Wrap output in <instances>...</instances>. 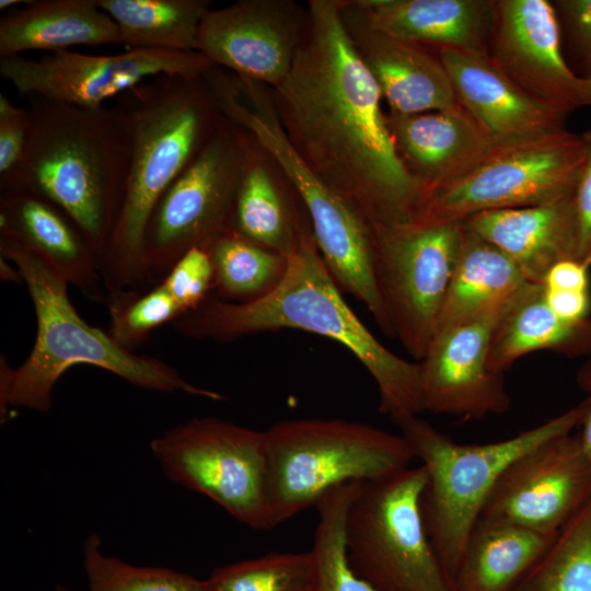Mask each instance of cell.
Returning <instances> with one entry per match:
<instances>
[{"label": "cell", "mask_w": 591, "mask_h": 591, "mask_svg": "<svg viewBox=\"0 0 591 591\" xmlns=\"http://www.w3.org/2000/svg\"><path fill=\"white\" fill-rule=\"evenodd\" d=\"M386 118L402 161L429 195L466 174L495 146L465 109L419 114L390 112Z\"/></svg>", "instance_id": "cell-21"}, {"label": "cell", "mask_w": 591, "mask_h": 591, "mask_svg": "<svg viewBox=\"0 0 591 591\" xmlns=\"http://www.w3.org/2000/svg\"><path fill=\"white\" fill-rule=\"evenodd\" d=\"M207 591H313L311 552H271L217 567L205 579Z\"/></svg>", "instance_id": "cell-34"}, {"label": "cell", "mask_w": 591, "mask_h": 591, "mask_svg": "<svg viewBox=\"0 0 591 591\" xmlns=\"http://www.w3.org/2000/svg\"><path fill=\"white\" fill-rule=\"evenodd\" d=\"M201 247L213 265L215 296L229 302H248L267 294L288 266L287 257L234 231L215 236Z\"/></svg>", "instance_id": "cell-31"}, {"label": "cell", "mask_w": 591, "mask_h": 591, "mask_svg": "<svg viewBox=\"0 0 591 591\" xmlns=\"http://www.w3.org/2000/svg\"><path fill=\"white\" fill-rule=\"evenodd\" d=\"M213 66L197 50L135 48L115 55H89L69 49L40 58L0 57V76L23 95L97 107L149 79L201 77Z\"/></svg>", "instance_id": "cell-14"}, {"label": "cell", "mask_w": 591, "mask_h": 591, "mask_svg": "<svg viewBox=\"0 0 591 591\" xmlns=\"http://www.w3.org/2000/svg\"><path fill=\"white\" fill-rule=\"evenodd\" d=\"M425 467L364 482L346 520L356 572L378 591H454L428 537L421 512Z\"/></svg>", "instance_id": "cell-9"}, {"label": "cell", "mask_w": 591, "mask_h": 591, "mask_svg": "<svg viewBox=\"0 0 591 591\" xmlns=\"http://www.w3.org/2000/svg\"><path fill=\"white\" fill-rule=\"evenodd\" d=\"M273 526L315 507L332 488L410 466L402 434L339 418L279 421L265 431Z\"/></svg>", "instance_id": "cell-7"}, {"label": "cell", "mask_w": 591, "mask_h": 591, "mask_svg": "<svg viewBox=\"0 0 591 591\" xmlns=\"http://www.w3.org/2000/svg\"><path fill=\"white\" fill-rule=\"evenodd\" d=\"M546 289L589 291V267L576 259L555 264L543 281Z\"/></svg>", "instance_id": "cell-41"}, {"label": "cell", "mask_w": 591, "mask_h": 591, "mask_svg": "<svg viewBox=\"0 0 591 591\" xmlns=\"http://www.w3.org/2000/svg\"><path fill=\"white\" fill-rule=\"evenodd\" d=\"M376 28L438 50L488 51L496 1L356 0Z\"/></svg>", "instance_id": "cell-24"}, {"label": "cell", "mask_w": 591, "mask_h": 591, "mask_svg": "<svg viewBox=\"0 0 591 591\" xmlns=\"http://www.w3.org/2000/svg\"><path fill=\"white\" fill-rule=\"evenodd\" d=\"M364 482L332 488L315 505L318 519L311 552L313 591H378L352 568L346 541L349 507Z\"/></svg>", "instance_id": "cell-32"}, {"label": "cell", "mask_w": 591, "mask_h": 591, "mask_svg": "<svg viewBox=\"0 0 591 591\" xmlns=\"http://www.w3.org/2000/svg\"><path fill=\"white\" fill-rule=\"evenodd\" d=\"M576 383L578 387L591 396V356L582 363L576 374ZM579 433L583 448L591 459V407L589 408L581 426Z\"/></svg>", "instance_id": "cell-43"}, {"label": "cell", "mask_w": 591, "mask_h": 591, "mask_svg": "<svg viewBox=\"0 0 591 591\" xmlns=\"http://www.w3.org/2000/svg\"><path fill=\"white\" fill-rule=\"evenodd\" d=\"M117 106L130 148L121 200L99 262L106 296L153 287L144 260L150 218L222 117L204 76L149 79L124 93Z\"/></svg>", "instance_id": "cell-3"}, {"label": "cell", "mask_w": 591, "mask_h": 591, "mask_svg": "<svg viewBox=\"0 0 591 591\" xmlns=\"http://www.w3.org/2000/svg\"><path fill=\"white\" fill-rule=\"evenodd\" d=\"M0 255L20 270L36 316V337L27 358L11 367L0 358V412L11 407L46 413L54 387L79 364L104 369L146 390L182 392L223 401L216 391L196 386L165 361L119 345L108 332L83 320L68 294V282L39 254L11 232L0 229Z\"/></svg>", "instance_id": "cell-5"}, {"label": "cell", "mask_w": 591, "mask_h": 591, "mask_svg": "<svg viewBox=\"0 0 591 591\" xmlns=\"http://www.w3.org/2000/svg\"><path fill=\"white\" fill-rule=\"evenodd\" d=\"M0 229L39 254L69 286L93 301L106 302L97 255L59 207L32 193L1 192Z\"/></svg>", "instance_id": "cell-23"}, {"label": "cell", "mask_w": 591, "mask_h": 591, "mask_svg": "<svg viewBox=\"0 0 591 591\" xmlns=\"http://www.w3.org/2000/svg\"><path fill=\"white\" fill-rule=\"evenodd\" d=\"M545 299L551 310L564 320L578 321L589 316L590 291L551 290L545 287Z\"/></svg>", "instance_id": "cell-42"}, {"label": "cell", "mask_w": 591, "mask_h": 591, "mask_svg": "<svg viewBox=\"0 0 591 591\" xmlns=\"http://www.w3.org/2000/svg\"><path fill=\"white\" fill-rule=\"evenodd\" d=\"M56 591H72V590H69V589H67L65 587H61V586H58V587H56Z\"/></svg>", "instance_id": "cell-47"}, {"label": "cell", "mask_w": 591, "mask_h": 591, "mask_svg": "<svg viewBox=\"0 0 591 591\" xmlns=\"http://www.w3.org/2000/svg\"><path fill=\"white\" fill-rule=\"evenodd\" d=\"M150 447L173 482L202 494L252 529L274 528L265 431L216 417L193 418Z\"/></svg>", "instance_id": "cell-10"}, {"label": "cell", "mask_w": 591, "mask_h": 591, "mask_svg": "<svg viewBox=\"0 0 591 591\" xmlns=\"http://www.w3.org/2000/svg\"><path fill=\"white\" fill-rule=\"evenodd\" d=\"M462 222L372 225L374 276L393 338L420 361L455 269Z\"/></svg>", "instance_id": "cell-13"}, {"label": "cell", "mask_w": 591, "mask_h": 591, "mask_svg": "<svg viewBox=\"0 0 591 591\" xmlns=\"http://www.w3.org/2000/svg\"><path fill=\"white\" fill-rule=\"evenodd\" d=\"M251 136L221 117L160 198L148 224L144 260L152 285L188 250L233 231L237 187Z\"/></svg>", "instance_id": "cell-11"}, {"label": "cell", "mask_w": 591, "mask_h": 591, "mask_svg": "<svg viewBox=\"0 0 591 591\" xmlns=\"http://www.w3.org/2000/svg\"><path fill=\"white\" fill-rule=\"evenodd\" d=\"M583 155L582 135L567 129L495 144L466 174L433 189L421 218L463 222L485 211L540 206L571 197Z\"/></svg>", "instance_id": "cell-12"}, {"label": "cell", "mask_w": 591, "mask_h": 591, "mask_svg": "<svg viewBox=\"0 0 591 591\" xmlns=\"http://www.w3.org/2000/svg\"><path fill=\"white\" fill-rule=\"evenodd\" d=\"M557 7L570 35L591 71V0H561Z\"/></svg>", "instance_id": "cell-40"}, {"label": "cell", "mask_w": 591, "mask_h": 591, "mask_svg": "<svg viewBox=\"0 0 591 591\" xmlns=\"http://www.w3.org/2000/svg\"><path fill=\"white\" fill-rule=\"evenodd\" d=\"M304 211L280 167L251 136L235 198L233 231L288 258L297 248Z\"/></svg>", "instance_id": "cell-25"}, {"label": "cell", "mask_w": 591, "mask_h": 591, "mask_svg": "<svg viewBox=\"0 0 591 591\" xmlns=\"http://www.w3.org/2000/svg\"><path fill=\"white\" fill-rule=\"evenodd\" d=\"M178 334L220 343L279 329H300L333 339L368 370L379 390V409L394 422L425 410L418 362L385 348L346 303L316 246L304 211L299 242L281 281L248 302L210 296L172 323Z\"/></svg>", "instance_id": "cell-2"}, {"label": "cell", "mask_w": 591, "mask_h": 591, "mask_svg": "<svg viewBox=\"0 0 591 591\" xmlns=\"http://www.w3.org/2000/svg\"><path fill=\"white\" fill-rule=\"evenodd\" d=\"M97 535L83 545L89 591H207L205 580L170 568L139 567L105 555Z\"/></svg>", "instance_id": "cell-35"}, {"label": "cell", "mask_w": 591, "mask_h": 591, "mask_svg": "<svg viewBox=\"0 0 591 591\" xmlns=\"http://www.w3.org/2000/svg\"><path fill=\"white\" fill-rule=\"evenodd\" d=\"M0 276L4 281L23 283V278L18 267L3 257L0 258Z\"/></svg>", "instance_id": "cell-44"}, {"label": "cell", "mask_w": 591, "mask_h": 591, "mask_svg": "<svg viewBox=\"0 0 591 591\" xmlns=\"http://www.w3.org/2000/svg\"><path fill=\"white\" fill-rule=\"evenodd\" d=\"M591 396L543 424L511 438L482 444L450 439L418 416L395 421L415 459L426 470L421 512L430 543L453 581L467 540L495 484L518 456L580 427ZM453 586V584H452Z\"/></svg>", "instance_id": "cell-6"}, {"label": "cell", "mask_w": 591, "mask_h": 591, "mask_svg": "<svg viewBox=\"0 0 591 591\" xmlns=\"http://www.w3.org/2000/svg\"><path fill=\"white\" fill-rule=\"evenodd\" d=\"M463 223L499 248L529 282L543 283L555 264L577 260L572 196L540 206L485 211Z\"/></svg>", "instance_id": "cell-22"}, {"label": "cell", "mask_w": 591, "mask_h": 591, "mask_svg": "<svg viewBox=\"0 0 591 591\" xmlns=\"http://www.w3.org/2000/svg\"><path fill=\"white\" fill-rule=\"evenodd\" d=\"M221 107L224 117L246 130L292 185L310 219L318 252L338 287L361 301L382 332L393 338L374 276L372 225L299 157L266 85L244 82L223 99Z\"/></svg>", "instance_id": "cell-8"}, {"label": "cell", "mask_w": 591, "mask_h": 591, "mask_svg": "<svg viewBox=\"0 0 591 591\" xmlns=\"http://www.w3.org/2000/svg\"><path fill=\"white\" fill-rule=\"evenodd\" d=\"M538 350L591 356V317H559L546 302L544 283L528 282L493 333L488 368L503 375L521 357Z\"/></svg>", "instance_id": "cell-27"}, {"label": "cell", "mask_w": 591, "mask_h": 591, "mask_svg": "<svg viewBox=\"0 0 591 591\" xmlns=\"http://www.w3.org/2000/svg\"><path fill=\"white\" fill-rule=\"evenodd\" d=\"M30 1H23V0H1L0 1V9L1 11L11 9L18 4L27 3Z\"/></svg>", "instance_id": "cell-46"}, {"label": "cell", "mask_w": 591, "mask_h": 591, "mask_svg": "<svg viewBox=\"0 0 591 591\" xmlns=\"http://www.w3.org/2000/svg\"><path fill=\"white\" fill-rule=\"evenodd\" d=\"M308 24V8L292 0H239L210 9L197 51L215 66L270 89L289 73Z\"/></svg>", "instance_id": "cell-16"}, {"label": "cell", "mask_w": 591, "mask_h": 591, "mask_svg": "<svg viewBox=\"0 0 591 591\" xmlns=\"http://www.w3.org/2000/svg\"><path fill=\"white\" fill-rule=\"evenodd\" d=\"M462 107L495 144L537 138L566 129L563 113L511 81L488 51L441 49Z\"/></svg>", "instance_id": "cell-20"}, {"label": "cell", "mask_w": 591, "mask_h": 591, "mask_svg": "<svg viewBox=\"0 0 591 591\" xmlns=\"http://www.w3.org/2000/svg\"><path fill=\"white\" fill-rule=\"evenodd\" d=\"M519 292L475 321L434 333L418 361L425 410L483 419L510 408L503 375L488 368V350L497 324Z\"/></svg>", "instance_id": "cell-17"}, {"label": "cell", "mask_w": 591, "mask_h": 591, "mask_svg": "<svg viewBox=\"0 0 591 591\" xmlns=\"http://www.w3.org/2000/svg\"><path fill=\"white\" fill-rule=\"evenodd\" d=\"M590 498L591 459L579 433H568L546 440L511 462L478 521L557 534Z\"/></svg>", "instance_id": "cell-15"}, {"label": "cell", "mask_w": 591, "mask_h": 591, "mask_svg": "<svg viewBox=\"0 0 591 591\" xmlns=\"http://www.w3.org/2000/svg\"><path fill=\"white\" fill-rule=\"evenodd\" d=\"M306 8L292 67L270 89L288 140L371 225L420 219L429 190L395 148L383 97L344 26L340 0H310Z\"/></svg>", "instance_id": "cell-1"}, {"label": "cell", "mask_w": 591, "mask_h": 591, "mask_svg": "<svg viewBox=\"0 0 591 591\" xmlns=\"http://www.w3.org/2000/svg\"><path fill=\"white\" fill-rule=\"evenodd\" d=\"M116 23L128 49L197 50L208 0H96Z\"/></svg>", "instance_id": "cell-30"}, {"label": "cell", "mask_w": 591, "mask_h": 591, "mask_svg": "<svg viewBox=\"0 0 591 591\" xmlns=\"http://www.w3.org/2000/svg\"><path fill=\"white\" fill-rule=\"evenodd\" d=\"M31 130L27 108L14 105L0 94V178L9 175L21 161Z\"/></svg>", "instance_id": "cell-38"}, {"label": "cell", "mask_w": 591, "mask_h": 591, "mask_svg": "<svg viewBox=\"0 0 591 591\" xmlns=\"http://www.w3.org/2000/svg\"><path fill=\"white\" fill-rule=\"evenodd\" d=\"M160 283L179 305L183 315L194 310L215 290V270L209 254L202 247H192L173 264Z\"/></svg>", "instance_id": "cell-37"}, {"label": "cell", "mask_w": 591, "mask_h": 591, "mask_svg": "<svg viewBox=\"0 0 591 591\" xmlns=\"http://www.w3.org/2000/svg\"><path fill=\"white\" fill-rule=\"evenodd\" d=\"M583 161L572 194L578 230L577 260L591 267V129L582 134Z\"/></svg>", "instance_id": "cell-39"}, {"label": "cell", "mask_w": 591, "mask_h": 591, "mask_svg": "<svg viewBox=\"0 0 591 591\" xmlns=\"http://www.w3.org/2000/svg\"><path fill=\"white\" fill-rule=\"evenodd\" d=\"M340 15L360 59L374 79L390 112H457L460 103L439 55L374 27L356 0H340Z\"/></svg>", "instance_id": "cell-19"}, {"label": "cell", "mask_w": 591, "mask_h": 591, "mask_svg": "<svg viewBox=\"0 0 591 591\" xmlns=\"http://www.w3.org/2000/svg\"><path fill=\"white\" fill-rule=\"evenodd\" d=\"M108 333L124 348L135 351L153 331L172 324L183 311L159 282L147 290H123L106 296Z\"/></svg>", "instance_id": "cell-36"}, {"label": "cell", "mask_w": 591, "mask_h": 591, "mask_svg": "<svg viewBox=\"0 0 591 591\" xmlns=\"http://www.w3.org/2000/svg\"><path fill=\"white\" fill-rule=\"evenodd\" d=\"M557 534L478 521L453 578L454 591H512Z\"/></svg>", "instance_id": "cell-29"}, {"label": "cell", "mask_w": 591, "mask_h": 591, "mask_svg": "<svg viewBox=\"0 0 591 591\" xmlns=\"http://www.w3.org/2000/svg\"><path fill=\"white\" fill-rule=\"evenodd\" d=\"M512 591H591V498Z\"/></svg>", "instance_id": "cell-33"}, {"label": "cell", "mask_w": 591, "mask_h": 591, "mask_svg": "<svg viewBox=\"0 0 591 591\" xmlns=\"http://www.w3.org/2000/svg\"><path fill=\"white\" fill-rule=\"evenodd\" d=\"M488 55L511 81L538 101L566 114L582 106V77L564 59L559 20L551 2L496 1Z\"/></svg>", "instance_id": "cell-18"}, {"label": "cell", "mask_w": 591, "mask_h": 591, "mask_svg": "<svg viewBox=\"0 0 591 591\" xmlns=\"http://www.w3.org/2000/svg\"><path fill=\"white\" fill-rule=\"evenodd\" d=\"M582 106H591V71L582 77Z\"/></svg>", "instance_id": "cell-45"}, {"label": "cell", "mask_w": 591, "mask_h": 591, "mask_svg": "<svg viewBox=\"0 0 591 591\" xmlns=\"http://www.w3.org/2000/svg\"><path fill=\"white\" fill-rule=\"evenodd\" d=\"M528 282L499 248L463 223L455 269L434 333L484 316L510 301Z\"/></svg>", "instance_id": "cell-28"}, {"label": "cell", "mask_w": 591, "mask_h": 591, "mask_svg": "<svg viewBox=\"0 0 591 591\" xmlns=\"http://www.w3.org/2000/svg\"><path fill=\"white\" fill-rule=\"evenodd\" d=\"M109 44H120L119 30L96 0L30 1L0 19V57Z\"/></svg>", "instance_id": "cell-26"}, {"label": "cell", "mask_w": 591, "mask_h": 591, "mask_svg": "<svg viewBox=\"0 0 591 591\" xmlns=\"http://www.w3.org/2000/svg\"><path fill=\"white\" fill-rule=\"evenodd\" d=\"M31 130L1 192H27L66 212L99 262L107 245L125 186L129 130L115 107H86L28 96Z\"/></svg>", "instance_id": "cell-4"}]
</instances>
